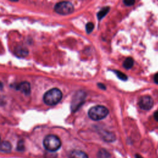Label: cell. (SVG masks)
<instances>
[{"label":"cell","instance_id":"6da1fadb","mask_svg":"<svg viewBox=\"0 0 158 158\" xmlns=\"http://www.w3.org/2000/svg\"><path fill=\"white\" fill-rule=\"evenodd\" d=\"M62 91L56 88H52L47 91L43 96L44 103L49 106L57 104L62 99Z\"/></svg>","mask_w":158,"mask_h":158},{"label":"cell","instance_id":"7a4b0ae2","mask_svg":"<svg viewBox=\"0 0 158 158\" xmlns=\"http://www.w3.org/2000/svg\"><path fill=\"white\" fill-rule=\"evenodd\" d=\"M44 148L50 152H55L61 146V141L55 135H48L43 140Z\"/></svg>","mask_w":158,"mask_h":158},{"label":"cell","instance_id":"3957f363","mask_svg":"<svg viewBox=\"0 0 158 158\" xmlns=\"http://www.w3.org/2000/svg\"><path fill=\"white\" fill-rule=\"evenodd\" d=\"M109 111L108 109L101 105H98L91 107L88 111V116L89 117L93 120H100L108 115Z\"/></svg>","mask_w":158,"mask_h":158},{"label":"cell","instance_id":"277c9868","mask_svg":"<svg viewBox=\"0 0 158 158\" xmlns=\"http://www.w3.org/2000/svg\"><path fill=\"white\" fill-rule=\"evenodd\" d=\"M74 5L69 2H62L57 3L55 6V11L61 15H68L73 13Z\"/></svg>","mask_w":158,"mask_h":158},{"label":"cell","instance_id":"5b68a950","mask_svg":"<svg viewBox=\"0 0 158 158\" xmlns=\"http://www.w3.org/2000/svg\"><path fill=\"white\" fill-rule=\"evenodd\" d=\"M85 98L86 93L83 91H79L75 93L73 98L71 104V109L73 112L77 111L79 108L83 104Z\"/></svg>","mask_w":158,"mask_h":158},{"label":"cell","instance_id":"8992f818","mask_svg":"<svg viewBox=\"0 0 158 158\" xmlns=\"http://www.w3.org/2000/svg\"><path fill=\"white\" fill-rule=\"evenodd\" d=\"M138 104L141 109L148 111L154 105V101L151 96L145 95L140 98Z\"/></svg>","mask_w":158,"mask_h":158},{"label":"cell","instance_id":"52a82bcc","mask_svg":"<svg viewBox=\"0 0 158 158\" xmlns=\"http://www.w3.org/2000/svg\"><path fill=\"white\" fill-rule=\"evenodd\" d=\"M16 89L19 90L25 95H29L31 92L30 84L28 82H22L16 86Z\"/></svg>","mask_w":158,"mask_h":158},{"label":"cell","instance_id":"ba28073f","mask_svg":"<svg viewBox=\"0 0 158 158\" xmlns=\"http://www.w3.org/2000/svg\"><path fill=\"white\" fill-rule=\"evenodd\" d=\"M69 158H88V154L81 150H74L69 155Z\"/></svg>","mask_w":158,"mask_h":158},{"label":"cell","instance_id":"9c48e42d","mask_svg":"<svg viewBox=\"0 0 158 158\" xmlns=\"http://www.w3.org/2000/svg\"><path fill=\"white\" fill-rule=\"evenodd\" d=\"M12 148L11 144L7 141L0 142V151L3 152H10Z\"/></svg>","mask_w":158,"mask_h":158},{"label":"cell","instance_id":"30bf717a","mask_svg":"<svg viewBox=\"0 0 158 158\" xmlns=\"http://www.w3.org/2000/svg\"><path fill=\"white\" fill-rule=\"evenodd\" d=\"M28 51L26 48H22L21 47H19L18 48L16 49V54L18 55L19 57L23 58L25 57L28 55Z\"/></svg>","mask_w":158,"mask_h":158},{"label":"cell","instance_id":"8fae6325","mask_svg":"<svg viewBox=\"0 0 158 158\" xmlns=\"http://www.w3.org/2000/svg\"><path fill=\"white\" fill-rule=\"evenodd\" d=\"M109 7H104L102 8L97 14V17L98 20H101L103 18H104L106 14L109 13Z\"/></svg>","mask_w":158,"mask_h":158},{"label":"cell","instance_id":"7c38bea8","mask_svg":"<svg viewBox=\"0 0 158 158\" xmlns=\"http://www.w3.org/2000/svg\"><path fill=\"white\" fill-rule=\"evenodd\" d=\"M134 64V61L132 58H127L125 59V61L123 63V66L126 69H131Z\"/></svg>","mask_w":158,"mask_h":158},{"label":"cell","instance_id":"4fadbf2b","mask_svg":"<svg viewBox=\"0 0 158 158\" xmlns=\"http://www.w3.org/2000/svg\"><path fill=\"white\" fill-rule=\"evenodd\" d=\"M103 138L106 141L108 142H112L115 140V135L113 133L107 132H104V133L103 134Z\"/></svg>","mask_w":158,"mask_h":158},{"label":"cell","instance_id":"5bb4252c","mask_svg":"<svg viewBox=\"0 0 158 158\" xmlns=\"http://www.w3.org/2000/svg\"><path fill=\"white\" fill-rule=\"evenodd\" d=\"M98 158H111L110 153L105 149H100L97 154Z\"/></svg>","mask_w":158,"mask_h":158},{"label":"cell","instance_id":"9a60e30c","mask_svg":"<svg viewBox=\"0 0 158 158\" xmlns=\"http://www.w3.org/2000/svg\"><path fill=\"white\" fill-rule=\"evenodd\" d=\"M113 72L116 74V75L117 76V77H118L120 80H124V81H125V80H127V79H128L127 76L125 74H124L123 72H120V71H114Z\"/></svg>","mask_w":158,"mask_h":158},{"label":"cell","instance_id":"2e32d148","mask_svg":"<svg viewBox=\"0 0 158 158\" xmlns=\"http://www.w3.org/2000/svg\"><path fill=\"white\" fill-rule=\"evenodd\" d=\"M94 24L91 22H88L86 24V27H85V29H86V32H87V34H90L91 32H92V31L94 29Z\"/></svg>","mask_w":158,"mask_h":158},{"label":"cell","instance_id":"e0dca14e","mask_svg":"<svg viewBox=\"0 0 158 158\" xmlns=\"http://www.w3.org/2000/svg\"><path fill=\"white\" fill-rule=\"evenodd\" d=\"M24 142L21 140L20 141L19 143H18V147H17V149L19 151H22L23 150H24Z\"/></svg>","mask_w":158,"mask_h":158},{"label":"cell","instance_id":"ac0fdd59","mask_svg":"<svg viewBox=\"0 0 158 158\" xmlns=\"http://www.w3.org/2000/svg\"><path fill=\"white\" fill-rule=\"evenodd\" d=\"M135 3V1H130V0H127V1H124V3L128 6H132Z\"/></svg>","mask_w":158,"mask_h":158},{"label":"cell","instance_id":"d6986e66","mask_svg":"<svg viewBox=\"0 0 158 158\" xmlns=\"http://www.w3.org/2000/svg\"><path fill=\"white\" fill-rule=\"evenodd\" d=\"M98 87H99V88H101V89H102V90H106V86H105L104 84H103V83H98Z\"/></svg>","mask_w":158,"mask_h":158},{"label":"cell","instance_id":"ffe728a7","mask_svg":"<svg viewBox=\"0 0 158 158\" xmlns=\"http://www.w3.org/2000/svg\"><path fill=\"white\" fill-rule=\"evenodd\" d=\"M154 80L156 84H158V72L155 74L154 77Z\"/></svg>","mask_w":158,"mask_h":158},{"label":"cell","instance_id":"44dd1931","mask_svg":"<svg viewBox=\"0 0 158 158\" xmlns=\"http://www.w3.org/2000/svg\"><path fill=\"white\" fill-rule=\"evenodd\" d=\"M154 117L156 121L158 122V111L155 112L154 114Z\"/></svg>","mask_w":158,"mask_h":158},{"label":"cell","instance_id":"7402d4cb","mask_svg":"<svg viewBox=\"0 0 158 158\" xmlns=\"http://www.w3.org/2000/svg\"><path fill=\"white\" fill-rule=\"evenodd\" d=\"M135 158H143V157L141 155L136 154H135Z\"/></svg>","mask_w":158,"mask_h":158},{"label":"cell","instance_id":"603a6c76","mask_svg":"<svg viewBox=\"0 0 158 158\" xmlns=\"http://www.w3.org/2000/svg\"><path fill=\"white\" fill-rule=\"evenodd\" d=\"M2 87H3V85L1 82H0V88H2Z\"/></svg>","mask_w":158,"mask_h":158},{"label":"cell","instance_id":"cb8c5ba5","mask_svg":"<svg viewBox=\"0 0 158 158\" xmlns=\"http://www.w3.org/2000/svg\"><path fill=\"white\" fill-rule=\"evenodd\" d=\"M0 141H1V137H0Z\"/></svg>","mask_w":158,"mask_h":158}]
</instances>
